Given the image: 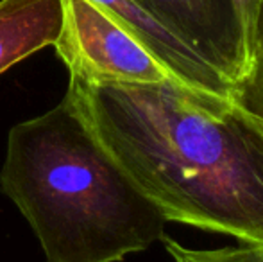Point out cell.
<instances>
[{"label":"cell","mask_w":263,"mask_h":262,"mask_svg":"<svg viewBox=\"0 0 263 262\" xmlns=\"http://www.w3.org/2000/svg\"><path fill=\"white\" fill-rule=\"evenodd\" d=\"M233 99L246 112L263 123V0L258 11L256 29H254L253 56L246 77L233 90Z\"/></svg>","instance_id":"52a82bcc"},{"label":"cell","mask_w":263,"mask_h":262,"mask_svg":"<svg viewBox=\"0 0 263 262\" xmlns=\"http://www.w3.org/2000/svg\"><path fill=\"white\" fill-rule=\"evenodd\" d=\"M61 6L63 25L52 47L70 77L90 84L174 79L120 22L91 0H61Z\"/></svg>","instance_id":"3957f363"},{"label":"cell","mask_w":263,"mask_h":262,"mask_svg":"<svg viewBox=\"0 0 263 262\" xmlns=\"http://www.w3.org/2000/svg\"><path fill=\"white\" fill-rule=\"evenodd\" d=\"M260 4H261V0H233L236 20H238V29H240V42H242V70H240L238 83L246 77L247 70H249V65H251L254 29H256Z\"/></svg>","instance_id":"9c48e42d"},{"label":"cell","mask_w":263,"mask_h":262,"mask_svg":"<svg viewBox=\"0 0 263 262\" xmlns=\"http://www.w3.org/2000/svg\"><path fill=\"white\" fill-rule=\"evenodd\" d=\"M166 253L174 262H263V246L238 244L215 250H194L183 246L176 239L163 235L161 239Z\"/></svg>","instance_id":"ba28073f"},{"label":"cell","mask_w":263,"mask_h":262,"mask_svg":"<svg viewBox=\"0 0 263 262\" xmlns=\"http://www.w3.org/2000/svg\"><path fill=\"white\" fill-rule=\"evenodd\" d=\"M0 189L31 224L47 262H122L165 235V217L66 95L9 130Z\"/></svg>","instance_id":"7a4b0ae2"},{"label":"cell","mask_w":263,"mask_h":262,"mask_svg":"<svg viewBox=\"0 0 263 262\" xmlns=\"http://www.w3.org/2000/svg\"><path fill=\"white\" fill-rule=\"evenodd\" d=\"M65 95L166 223L263 246V123L233 95L76 77Z\"/></svg>","instance_id":"6da1fadb"},{"label":"cell","mask_w":263,"mask_h":262,"mask_svg":"<svg viewBox=\"0 0 263 262\" xmlns=\"http://www.w3.org/2000/svg\"><path fill=\"white\" fill-rule=\"evenodd\" d=\"M120 22L181 84L217 95H233L235 86L206 58L151 16L136 0H91Z\"/></svg>","instance_id":"5b68a950"},{"label":"cell","mask_w":263,"mask_h":262,"mask_svg":"<svg viewBox=\"0 0 263 262\" xmlns=\"http://www.w3.org/2000/svg\"><path fill=\"white\" fill-rule=\"evenodd\" d=\"M61 0H0V74L55 43Z\"/></svg>","instance_id":"8992f818"},{"label":"cell","mask_w":263,"mask_h":262,"mask_svg":"<svg viewBox=\"0 0 263 262\" xmlns=\"http://www.w3.org/2000/svg\"><path fill=\"white\" fill-rule=\"evenodd\" d=\"M236 86L242 42L233 0H136Z\"/></svg>","instance_id":"277c9868"}]
</instances>
